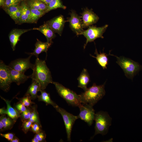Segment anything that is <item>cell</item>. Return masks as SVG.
Listing matches in <instances>:
<instances>
[{
    "instance_id": "277c9868",
    "label": "cell",
    "mask_w": 142,
    "mask_h": 142,
    "mask_svg": "<svg viewBox=\"0 0 142 142\" xmlns=\"http://www.w3.org/2000/svg\"><path fill=\"white\" fill-rule=\"evenodd\" d=\"M116 58V63L123 70L126 76L132 79L134 76L140 70L141 66L139 64L131 59L123 56H118L109 54Z\"/></svg>"
},
{
    "instance_id": "1f68e13d",
    "label": "cell",
    "mask_w": 142,
    "mask_h": 142,
    "mask_svg": "<svg viewBox=\"0 0 142 142\" xmlns=\"http://www.w3.org/2000/svg\"><path fill=\"white\" fill-rule=\"evenodd\" d=\"M21 6L20 8L17 11L14 12L10 16L16 22H18L21 17Z\"/></svg>"
},
{
    "instance_id": "74e56055",
    "label": "cell",
    "mask_w": 142,
    "mask_h": 142,
    "mask_svg": "<svg viewBox=\"0 0 142 142\" xmlns=\"http://www.w3.org/2000/svg\"><path fill=\"white\" fill-rule=\"evenodd\" d=\"M7 112L6 109L4 107H3L0 109V115H6L7 114Z\"/></svg>"
},
{
    "instance_id": "8992f818",
    "label": "cell",
    "mask_w": 142,
    "mask_h": 142,
    "mask_svg": "<svg viewBox=\"0 0 142 142\" xmlns=\"http://www.w3.org/2000/svg\"><path fill=\"white\" fill-rule=\"evenodd\" d=\"M108 27V24L100 27L89 26L87 29L83 30L80 35H83L86 39V42L84 46V48H85L89 42H93L98 38H103V34Z\"/></svg>"
},
{
    "instance_id": "d6a6232c",
    "label": "cell",
    "mask_w": 142,
    "mask_h": 142,
    "mask_svg": "<svg viewBox=\"0 0 142 142\" xmlns=\"http://www.w3.org/2000/svg\"><path fill=\"white\" fill-rule=\"evenodd\" d=\"M15 108L20 114L25 111L27 109V107L20 101L16 104L15 105Z\"/></svg>"
},
{
    "instance_id": "8d00e7d4",
    "label": "cell",
    "mask_w": 142,
    "mask_h": 142,
    "mask_svg": "<svg viewBox=\"0 0 142 142\" xmlns=\"http://www.w3.org/2000/svg\"><path fill=\"white\" fill-rule=\"evenodd\" d=\"M29 120L32 123H38L42 127V125L39 120L38 114L30 118Z\"/></svg>"
},
{
    "instance_id": "ba28073f",
    "label": "cell",
    "mask_w": 142,
    "mask_h": 142,
    "mask_svg": "<svg viewBox=\"0 0 142 142\" xmlns=\"http://www.w3.org/2000/svg\"><path fill=\"white\" fill-rule=\"evenodd\" d=\"M12 83L8 65H6L3 61L0 60V89L5 92H7L9 90Z\"/></svg>"
},
{
    "instance_id": "52a82bcc",
    "label": "cell",
    "mask_w": 142,
    "mask_h": 142,
    "mask_svg": "<svg viewBox=\"0 0 142 142\" xmlns=\"http://www.w3.org/2000/svg\"><path fill=\"white\" fill-rule=\"evenodd\" d=\"M55 108L63 118L65 127L67 140L70 141L72 127L75 120L78 119V117L68 112L58 105Z\"/></svg>"
},
{
    "instance_id": "9c48e42d",
    "label": "cell",
    "mask_w": 142,
    "mask_h": 142,
    "mask_svg": "<svg viewBox=\"0 0 142 142\" xmlns=\"http://www.w3.org/2000/svg\"><path fill=\"white\" fill-rule=\"evenodd\" d=\"M80 113L78 116V118L87 123L91 126L94 120L95 110L92 106L88 104H82L79 107Z\"/></svg>"
},
{
    "instance_id": "9a60e30c",
    "label": "cell",
    "mask_w": 142,
    "mask_h": 142,
    "mask_svg": "<svg viewBox=\"0 0 142 142\" xmlns=\"http://www.w3.org/2000/svg\"><path fill=\"white\" fill-rule=\"evenodd\" d=\"M33 30V29H14L10 32L9 35V40L13 51L14 50L16 44L19 40V38L23 33Z\"/></svg>"
},
{
    "instance_id": "5bb4252c",
    "label": "cell",
    "mask_w": 142,
    "mask_h": 142,
    "mask_svg": "<svg viewBox=\"0 0 142 142\" xmlns=\"http://www.w3.org/2000/svg\"><path fill=\"white\" fill-rule=\"evenodd\" d=\"M8 67L12 83L15 82L18 85H19L31 78V75H26L24 73L12 69L8 65Z\"/></svg>"
},
{
    "instance_id": "4fadbf2b",
    "label": "cell",
    "mask_w": 142,
    "mask_h": 142,
    "mask_svg": "<svg viewBox=\"0 0 142 142\" xmlns=\"http://www.w3.org/2000/svg\"><path fill=\"white\" fill-rule=\"evenodd\" d=\"M84 28L89 27L96 23L99 19V17L92 9H85L81 14Z\"/></svg>"
},
{
    "instance_id": "ab89813d",
    "label": "cell",
    "mask_w": 142,
    "mask_h": 142,
    "mask_svg": "<svg viewBox=\"0 0 142 142\" xmlns=\"http://www.w3.org/2000/svg\"><path fill=\"white\" fill-rule=\"evenodd\" d=\"M6 0H0V6L4 7Z\"/></svg>"
},
{
    "instance_id": "83f0119b",
    "label": "cell",
    "mask_w": 142,
    "mask_h": 142,
    "mask_svg": "<svg viewBox=\"0 0 142 142\" xmlns=\"http://www.w3.org/2000/svg\"><path fill=\"white\" fill-rule=\"evenodd\" d=\"M32 106L27 107V110L25 111L20 114V117L22 122L28 120L29 119L32 109Z\"/></svg>"
},
{
    "instance_id": "6da1fadb",
    "label": "cell",
    "mask_w": 142,
    "mask_h": 142,
    "mask_svg": "<svg viewBox=\"0 0 142 142\" xmlns=\"http://www.w3.org/2000/svg\"><path fill=\"white\" fill-rule=\"evenodd\" d=\"M32 70L31 78L39 83L42 90H44L49 84L53 83L50 72L45 60L37 58Z\"/></svg>"
},
{
    "instance_id": "ac0fdd59",
    "label": "cell",
    "mask_w": 142,
    "mask_h": 142,
    "mask_svg": "<svg viewBox=\"0 0 142 142\" xmlns=\"http://www.w3.org/2000/svg\"><path fill=\"white\" fill-rule=\"evenodd\" d=\"M78 84V87L80 88L84 91L88 88L87 86L90 82V78L87 69L84 68L77 79Z\"/></svg>"
},
{
    "instance_id": "44dd1931",
    "label": "cell",
    "mask_w": 142,
    "mask_h": 142,
    "mask_svg": "<svg viewBox=\"0 0 142 142\" xmlns=\"http://www.w3.org/2000/svg\"><path fill=\"white\" fill-rule=\"evenodd\" d=\"M21 7V13L18 22L19 23H28L30 16V8L25 2L22 3Z\"/></svg>"
},
{
    "instance_id": "f546056e",
    "label": "cell",
    "mask_w": 142,
    "mask_h": 142,
    "mask_svg": "<svg viewBox=\"0 0 142 142\" xmlns=\"http://www.w3.org/2000/svg\"><path fill=\"white\" fill-rule=\"evenodd\" d=\"M22 122V130L24 133L26 134L30 130L32 123L29 120Z\"/></svg>"
},
{
    "instance_id": "ffe728a7",
    "label": "cell",
    "mask_w": 142,
    "mask_h": 142,
    "mask_svg": "<svg viewBox=\"0 0 142 142\" xmlns=\"http://www.w3.org/2000/svg\"><path fill=\"white\" fill-rule=\"evenodd\" d=\"M41 89L39 83L36 81L32 80V83L29 86L25 95H29L32 100L37 98V93Z\"/></svg>"
},
{
    "instance_id": "2e32d148",
    "label": "cell",
    "mask_w": 142,
    "mask_h": 142,
    "mask_svg": "<svg viewBox=\"0 0 142 142\" xmlns=\"http://www.w3.org/2000/svg\"><path fill=\"white\" fill-rule=\"evenodd\" d=\"M33 30H37L40 32L46 37L47 42L51 44L52 39L56 36L55 32L46 23L39 27L33 28Z\"/></svg>"
},
{
    "instance_id": "7bdbcfd3",
    "label": "cell",
    "mask_w": 142,
    "mask_h": 142,
    "mask_svg": "<svg viewBox=\"0 0 142 142\" xmlns=\"http://www.w3.org/2000/svg\"><path fill=\"white\" fill-rule=\"evenodd\" d=\"M31 142H39L38 139L34 136V138L32 139Z\"/></svg>"
},
{
    "instance_id": "f35d334b",
    "label": "cell",
    "mask_w": 142,
    "mask_h": 142,
    "mask_svg": "<svg viewBox=\"0 0 142 142\" xmlns=\"http://www.w3.org/2000/svg\"><path fill=\"white\" fill-rule=\"evenodd\" d=\"M48 5L52 0H39Z\"/></svg>"
},
{
    "instance_id": "4dcf8cb0",
    "label": "cell",
    "mask_w": 142,
    "mask_h": 142,
    "mask_svg": "<svg viewBox=\"0 0 142 142\" xmlns=\"http://www.w3.org/2000/svg\"><path fill=\"white\" fill-rule=\"evenodd\" d=\"M41 127L38 123H34L32 124L30 130L34 133L37 134L42 130L41 129Z\"/></svg>"
},
{
    "instance_id": "b9f144b4",
    "label": "cell",
    "mask_w": 142,
    "mask_h": 142,
    "mask_svg": "<svg viewBox=\"0 0 142 142\" xmlns=\"http://www.w3.org/2000/svg\"><path fill=\"white\" fill-rule=\"evenodd\" d=\"M20 141L19 139L17 137L15 136L11 142H19Z\"/></svg>"
},
{
    "instance_id": "836d02e7",
    "label": "cell",
    "mask_w": 142,
    "mask_h": 142,
    "mask_svg": "<svg viewBox=\"0 0 142 142\" xmlns=\"http://www.w3.org/2000/svg\"><path fill=\"white\" fill-rule=\"evenodd\" d=\"M39 142L46 141V135L44 131L42 130L39 133L36 134L35 135Z\"/></svg>"
},
{
    "instance_id": "7c38bea8",
    "label": "cell",
    "mask_w": 142,
    "mask_h": 142,
    "mask_svg": "<svg viewBox=\"0 0 142 142\" xmlns=\"http://www.w3.org/2000/svg\"><path fill=\"white\" fill-rule=\"evenodd\" d=\"M65 22L63 16L60 15L48 21L46 23L55 33H57L61 36Z\"/></svg>"
},
{
    "instance_id": "484cf974",
    "label": "cell",
    "mask_w": 142,
    "mask_h": 142,
    "mask_svg": "<svg viewBox=\"0 0 142 142\" xmlns=\"http://www.w3.org/2000/svg\"><path fill=\"white\" fill-rule=\"evenodd\" d=\"M58 8L65 9L66 8V7L63 4L60 0H52L48 5L46 13Z\"/></svg>"
},
{
    "instance_id": "e0dca14e",
    "label": "cell",
    "mask_w": 142,
    "mask_h": 142,
    "mask_svg": "<svg viewBox=\"0 0 142 142\" xmlns=\"http://www.w3.org/2000/svg\"><path fill=\"white\" fill-rule=\"evenodd\" d=\"M52 44L47 42H42L37 39V41L35 44V48L33 52L29 53V54L32 55H34L37 58H38L39 54L42 53H47L48 49Z\"/></svg>"
},
{
    "instance_id": "d4e9b609",
    "label": "cell",
    "mask_w": 142,
    "mask_h": 142,
    "mask_svg": "<svg viewBox=\"0 0 142 142\" xmlns=\"http://www.w3.org/2000/svg\"><path fill=\"white\" fill-rule=\"evenodd\" d=\"M30 16L28 23H35L46 13L37 9L30 8Z\"/></svg>"
},
{
    "instance_id": "ee69618b",
    "label": "cell",
    "mask_w": 142,
    "mask_h": 142,
    "mask_svg": "<svg viewBox=\"0 0 142 142\" xmlns=\"http://www.w3.org/2000/svg\"><path fill=\"white\" fill-rule=\"evenodd\" d=\"M18 0L20 2V1H25V0Z\"/></svg>"
},
{
    "instance_id": "5b68a950",
    "label": "cell",
    "mask_w": 142,
    "mask_h": 142,
    "mask_svg": "<svg viewBox=\"0 0 142 142\" xmlns=\"http://www.w3.org/2000/svg\"><path fill=\"white\" fill-rule=\"evenodd\" d=\"M53 84L54 85L59 95L69 105L78 107L81 105L79 95L58 82H53Z\"/></svg>"
},
{
    "instance_id": "3957f363",
    "label": "cell",
    "mask_w": 142,
    "mask_h": 142,
    "mask_svg": "<svg viewBox=\"0 0 142 142\" xmlns=\"http://www.w3.org/2000/svg\"><path fill=\"white\" fill-rule=\"evenodd\" d=\"M95 132L94 136L98 134H106L111 124L112 118L106 111H100L95 114Z\"/></svg>"
},
{
    "instance_id": "4316f807",
    "label": "cell",
    "mask_w": 142,
    "mask_h": 142,
    "mask_svg": "<svg viewBox=\"0 0 142 142\" xmlns=\"http://www.w3.org/2000/svg\"><path fill=\"white\" fill-rule=\"evenodd\" d=\"M17 99L27 107H31L32 105L35 104V103L31 101L32 99L29 95H25L23 97Z\"/></svg>"
},
{
    "instance_id": "603a6c76",
    "label": "cell",
    "mask_w": 142,
    "mask_h": 142,
    "mask_svg": "<svg viewBox=\"0 0 142 142\" xmlns=\"http://www.w3.org/2000/svg\"><path fill=\"white\" fill-rule=\"evenodd\" d=\"M41 94L38 96L37 98L39 101H42L45 102L46 105H50L54 108L58 105L51 99L49 93H47L44 90L41 89L40 90Z\"/></svg>"
},
{
    "instance_id": "30bf717a",
    "label": "cell",
    "mask_w": 142,
    "mask_h": 142,
    "mask_svg": "<svg viewBox=\"0 0 142 142\" xmlns=\"http://www.w3.org/2000/svg\"><path fill=\"white\" fill-rule=\"evenodd\" d=\"M32 55H30L29 57L25 58H19L12 61L8 66L12 69L24 73L28 69H32L34 64L30 62Z\"/></svg>"
},
{
    "instance_id": "cb8c5ba5",
    "label": "cell",
    "mask_w": 142,
    "mask_h": 142,
    "mask_svg": "<svg viewBox=\"0 0 142 142\" xmlns=\"http://www.w3.org/2000/svg\"><path fill=\"white\" fill-rule=\"evenodd\" d=\"M28 4L30 8L38 10L46 13L48 5L39 0H30Z\"/></svg>"
},
{
    "instance_id": "60d3db41",
    "label": "cell",
    "mask_w": 142,
    "mask_h": 142,
    "mask_svg": "<svg viewBox=\"0 0 142 142\" xmlns=\"http://www.w3.org/2000/svg\"><path fill=\"white\" fill-rule=\"evenodd\" d=\"M4 131L3 125L2 122L0 121V131L2 132Z\"/></svg>"
},
{
    "instance_id": "e575fe53",
    "label": "cell",
    "mask_w": 142,
    "mask_h": 142,
    "mask_svg": "<svg viewBox=\"0 0 142 142\" xmlns=\"http://www.w3.org/2000/svg\"><path fill=\"white\" fill-rule=\"evenodd\" d=\"M20 2L18 0H6L4 7L18 5Z\"/></svg>"
},
{
    "instance_id": "d6986e66",
    "label": "cell",
    "mask_w": 142,
    "mask_h": 142,
    "mask_svg": "<svg viewBox=\"0 0 142 142\" xmlns=\"http://www.w3.org/2000/svg\"><path fill=\"white\" fill-rule=\"evenodd\" d=\"M0 97L6 104L7 115L9 117L16 122L17 119L20 117V113L15 108L12 106L11 104V101L5 99L1 96Z\"/></svg>"
},
{
    "instance_id": "d590c367",
    "label": "cell",
    "mask_w": 142,
    "mask_h": 142,
    "mask_svg": "<svg viewBox=\"0 0 142 142\" xmlns=\"http://www.w3.org/2000/svg\"><path fill=\"white\" fill-rule=\"evenodd\" d=\"M0 135L2 137L4 138L10 142L13 139L15 136L14 134L12 133H8L5 134L1 133Z\"/></svg>"
},
{
    "instance_id": "7402d4cb",
    "label": "cell",
    "mask_w": 142,
    "mask_h": 142,
    "mask_svg": "<svg viewBox=\"0 0 142 142\" xmlns=\"http://www.w3.org/2000/svg\"><path fill=\"white\" fill-rule=\"evenodd\" d=\"M95 54L96 57H94L91 54V56L95 58L99 64L103 68V69H107V65L108 64V59L107 55L105 53L103 52H100L99 53L97 49H96Z\"/></svg>"
},
{
    "instance_id": "f1b7e54d",
    "label": "cell",
    "mask_w": 142,
    "mask_h": 142,
    "mask_svg": "<svg viewBox=\"0 0 142 142\" xmlns=\"http://www.w3.org/2000/svg\"><path fill=\"white\" fill-rule=\"evenodd\" d=\"M21 6L19 5L13 6L8 7H4V10L9 16L17 11L20 8Z\"/></svg>"
},
{
    "instance_id": "7a4b0ae2",
    "label": "cell",
    "mask_w": 142,
    "mask_h": 142,
    "mask_svg": "<svg viewBox=\"0 0 142 142\" xmlns=\"http://www.w3.org/2000/svg\"><path fill=\"white\" fill-rule=\"evenodd\" d=\"M105 83L103 84L97 85L95 83L83 93L79 95L81 103L88 104L93 106L105 95Z\"/></svg>"
},
{
    "instance_id": "8fae6325",
    "label": "cell",
    "mask_w": 142,
    "mask_h": 142,
    "mask_svg": "<svg viewBox=\"0 0 142 142\" xmlns=\"http://www.w3.org/2000/svg\"><path fill=\"white\" fill-rule=\"evenodd\" d=\"M70 26L72 30L77 35H80L83 31V26L82 19L74 11H72L70 13V17L68 18Z\"/></svg>"
}]
</instances>
